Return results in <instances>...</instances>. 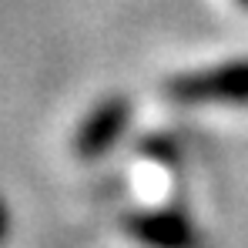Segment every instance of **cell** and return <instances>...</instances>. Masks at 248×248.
<instances>
[{"mask_svg": "<svg viewBox=\"0 0 248 248\" xmlns=\"http://www.w3.org/2000/svg\"><path fill=\"white\" fill-rule=\"evenodd\" d=\"M165 94L178 104H248V61L185 71L165 84Z\"/></svg>", "mask_w": 248, "mask_h": 248, "instance_id": "6da1fadb", "label": "cell"}, {"mask_svg": "<svg viewBox=\"0 0 248 248\" xmlns=\"http://www.w3.org/2000/svg\"><path fill=\"white\" fill-rule=\"evenodd\" d=\"M242 3H245V7H248V0H242Z\"/></svg>", "mask_w": 248, "mask_h": 248, "instance_id": "277c9868", "label": "cell"}, {"mask_svg": "<svg viewBox=\"0 0 248 248\" xmlns=\"http://www.w3.org/2000/svg\"><path fill=\"white\" fill-rule=\"evenodd\" d=\"M131 114H134V108H131L127 94H108V97H101L87 111V118L78 124V131H74V141H71L74 158H81V161L104 158L121 141V134L127 131Z\"/></svg>", "mask_w": 248, "mask_h": 248, "instance_id": "7a4b0ae2", "label": "cell"}, {"mask_svg": "<svg viewBox=\"0 0 248 248\" xmlns=\"http://www.w3.org/2000/svg\"><path fill=\"white\" fill-rule=\"evenodd\" d=\"M124 232L148 248H202V235L181 211H131L121 218Z\"/></svg>", "mask_w": 248, "mask_h": 248, "instance_id": "3957f363", "label": "cell"}]
</instances>
